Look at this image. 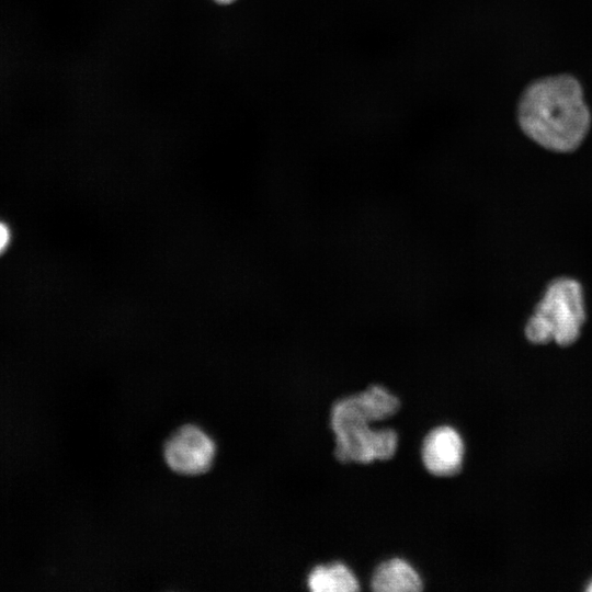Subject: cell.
I'll return each mask as SVG.
<instances>
[{
  "label": "cell",
  "mask_w": 592,
  "mask_h": 592,
  "mask_svg": "<svg viewBox=\"0 0 592 592\" xmlns=\"http://www.w3.org/2000/svg\"><path fill=\"white\" fill-rule=\"evenodd\" d=\"M312 592H354L360 590L353 572L341 562L315 567L307 578Z\"/></svg>",
  "instance_id": "52a82bcc"
},
{
  "label": "cell",
  "mask_w": 592,
  "mask_h": 592,
  "mask_svg": "<svg viewBox=\"0 0 592 592\" xmlns=\"http://www.w3.org/2000/svg\"><path fill=\"white\" fill-rule=\"evenodd\" d=\"M585 320L581 284L569 277L553 281L525 327L526 338L536 344L555 341L572 344Z\"/></svg>",
  "instance_id": "3957f363"
},
{
  "label": "cell",
  "mask_w": 592,
  "mask_h": 592,
  "mask_svg": "<svg viewBox=\"0 0 592 592\" xmlns=\"http://www.w3.org/2000/svg\"><path fill=\"white\" fill-rule=\"evenodd\" d=\"M587 590L590 591V592H592V582L589 584V587H588Z\"/></svg>",
  "instance_id": "30bf717a"
},
{
  "label": "cell",
  "mask_w": 592,
  "mask_h": 592,
  "mask_svg": "<svg viewBox=\"0 0 592 592\" xmlns=\"http://www.w3.org/2000/svg\"><path fill=\"white\" fill-rule=\"evenodd\" d=\"M216 1H218V2H220V3H229V2H231V1H234V0H216Z\"/></svg>",
  "instance_id": "9c48e42d"
},
{
  "label": "cell",
  "mask_w": 592,
  "mask_h": 592,
  "mask_svg": "<svg viewBox=\"0 0 592 592\" xmlns=\"http://www.w3.org/2000/svg\"><path fill=\"white\" fill-rule=\"evenodd\" d=\"M523 133L556 152L576 150L591 127V112L581 83L573 76H548L531 82L517 104Z\"/></svg>",
  "instance_id": "6da1fadb"
},
{
  "label": "cell",
  "mask_w": 592,
  "mask_h": 592,
  "mask_svg": "<svg viewBox=\"0 0 592 592\" xmlns=\"http://www.w3.org/2000/svg\"><path fill=\"white\" fill-rule=\"evenodd\" d=\"M216 454L212 437L192 424L178 429L164 444L163 455L168 466L175 473L194 476L210 468Z\"/></svg>",
  "instance_id": "277c9868"
},
{
  "label": "cell",
  "mask_w": 592,
  "mask_h": 592,
  "mask_svg": "<svg viewBox=\"0 0 592 592\" xmlns=\"http://www.w3.org/2000/svg\"><path fill=\"white\" fill-rule=\"evenodd\" d=\"M10 234L5 225L0 223V253L5 249L9 243Z\"/></svg>",
  "instance_id": "ba28073f"
},
{
  "label": "cell",
  "mask_w": 592,
  "mask_h": 592,
  "mask_svg": "<svg viewBox=\"0 0 592 592\" xmlns=\"http://www.w3.org/2000/svg\"><path fill=\"white\" fill-rule=\"evenodd\" d=\"M464 456V443L452 426L432 429L421 447L422 462L429 473L435 476H452L459 471Z\"/></svg>",
  "instance_id": "5b68a950"
},
{
  "label": "cell",
  "mask_w": 592,
  "mask_h": 592,
  "mask_svg": "<svg viewBox=\"0 0 592 592\" xmlns=\"http://www.w3.org/2000/svg\"><path fill=\"white\" fill-rule=\"evenodd\" d=\"M398 408V398L379 386L337 401L331 409V429L338 460L367 464L392 457L397 433L391 429L372 430L368 424L389 418Z\"/></svg>",
  "instance_id": "7a4b0ae2"
},
{
  "label": "cell",
  "mask_w": 592,
  "mask_h": 592,
  "mask_svg": "<svg viewBox=\"0 0 592 592\" xmlns=\"http://www.w3.org/2000/svg\"><path fill=\"white\" fill-rule=\"evenodd\" d=\"M371 588L376 592H419L423 589V582L406 560L392 558L375 569Z\"/></svg>",
  "instance_id": "8992f818"
}]
</instances>
